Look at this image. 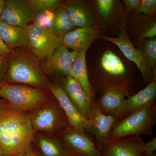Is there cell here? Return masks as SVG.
<instances>
[{"label": "cell", "instance_id": "2", "mask_svg": "<svg viewBox=\"0 0 156 156\" xmlns=\"http://www.w3.org/2000/svg\"><path fill=\"white\" fill-rule=\"evenodd\" d=\"M8 69L5 83L21 84L48 90L52 82L43 72L41 61L27 48L12 50L6 57Z\"/></svg>", "mask_w": 156, "mask_h": 156}, {"label": "cell", "instance_id": "9", "mask_svg": "<svg viewBox=\"0 0 156 156\" xmlns=\"http://www.w3.org/2000/svg\"><path fill=\"white\" fill-rule=\"evenodd\" d=\"M48 91L57 101L64 112L69 126L77 131L89 133L90 126L89 121L83 116L72 103L61 84L58 82H52Z\"/></svg>", "mask_w": 156, "mask_h": 156}, {"label": "cell", "instance_id": "7", "mask_svg": "<svg viewBox=\"0 0 156 156\" xmlns=\"http://www.w3.org/2000/svg\"><path fill=\"white\" fill-rule=\"evenodd\" d=\"M58 137L71 156H101L95 140L69 126L59 131Z\"/></svg>", "mask_w": 156, "mask_h": 156}, {"label": "cell", "instance_id": "22", "mask_svg": "<svg viewBox=\"0 0 156 156\" xmlns=\"http://www.w3.org/2000/svg\"><path fill=\"white\" fill-rule=\"evenodd\" d=\"M38 145L41 156H71L58 137L40 136Z\"/></svg>", "mask_w": 156, "mask_h": 156}, {"label": "cell", "instance_id": "36", "mask_svg": "<svg viewBox=\"0 0 156 156\" xmlns=\"http://www.w3.org/2000/svg\"><path fill=\"white\" fill-rule=\"evenodd\" d=\"M0 156H4V155H3L2 151V149H1V147H0Z\"/></svg>", "mask_w": 156, "mask_h": 156}, {"label": "cell", "instance_id": "23", "mask_svg": "<svg viewBox=\"0 0 156 156\" xmlns=\"http://www.w3.org/2000/svg\"><path fill=\"white\" fill-rule=\"evenodd\" d=\"M101 65L103 69L113 76H122L126 72V68L122 62L111 50H107L104 53L101 58Z\"/></svg>", "mask_w": 156, "mask_h": 156}, {"label": "cell", "instance_id": "15", "mask_svg": "<svg viewBox=\"0 0 156 156\" xmlns=\"http://www.w3.org/2000/svg\"><path fill=\"white\" fill-rule=\"evenodd\" d=\"M99 34L100 31L95 27H77L62 37V45L75 52L87 51Z\"/></svg>", "mask_w": 156, "mask_h": 156}, {"label": "cell", "instance_id": "31", "mask_svg": "<svg viewBox=\"0 0 156 156\" xmlns=\"http://www.w3.org/2000/svg\"><path fill=\"white\" fill-rule=\"evenodd\" d=\"M122 2L129 11H137L141 2V0H124Z\"/></svg>", "mask_w": 156, "mask_h": 156}, {"label": "cell", "instance_id": "16", "mask_svg": "<svg viewBox=\"0 0 156 156\" xmlns=\"http://www.w3.org/2000/svg\"><path fill=\"white\" fill-rule=\"evenodd\" d=\"M156 95V79L153 77L151 82L144 89L134 95L127 96L120 113L119 120L131 112L155 102Z\"/></svg>", "mask_w": 156, "mask_h": 156}, {"label": "cell", "instance_id": "20", "mask_svg": "<svg viewBox=\"0 0 156 156\" xmlns=\"http://www.w3.org/2000/svg\"><path fill=\"white\" fill-rule=\"evenodd\" d=\"M60 7L64 8L67 11L76 27H95L92 15L82 2L78 1H67L62 3Z\"/></svg>", "mask_w": 156, "mask_h": 156}, {"label": "cell", "instance_id": "29", "mask_svg": "<svg viewBox=\"0 0 156 156\" xmlns=\"http://www.w3.org/2000/svg\"><path fill=\"white\" fill-rule=\"evenodd\" d=\"M144 156H151L155 152L156 150V137L155 136L148 142H144Z\"/></svg>", "mask_w": 156, "mask_h": 156}, {"label": "cell", "instance_id": "19", "mask_svg": "<svg viewBox=\"0 0 156 156\" xmlns=\"http://www.w3.org/2000/svg\"><path fill=\"white\" fill-rule=\"evenodd\" d=\"M86 52L87 51L84 50L78 52L68 75L74 78L79 82L89 100L93 102L95 99V95L88 75Z\"/></svg>", "mask_w": 156, "mask_h": 156}, {"label": "cell", "instance_id": "10", "mask_svg": "<svg viewBox=\"0 0 156 156\" xmlns=\"http://www.w3.org/2000/svg\"><path fill=\"white\" fill-rule=\"evenodd\" d=\"M78 53L70 52L66 46L60 45L51 57L41 61L43 72L48 77L61 76L65 78L68 75Z\"/></svg>", "mask_w": 156, "mask_h": 156}, {"label": "cell", "instance_id": "6", "mask_svg": "<svg viewBox=\"0 0 156 156\" xmlns=\"http://www.w3.org/2000/svg\"><path fill=\"white\" fill-rule=\"evenodd\" d=\"M30 118L35 131L54 133L69 126L66 116L56 100L31 112Z\"/></svg>", "mask_w": 156, "mask_h": 156}, {"label": "cell", "instance_id": "37", "mask_svg": "<svg viewBox=\"0 0 156 156\" xmlns=\"http://www.w3.org/2000/svg\"><path fill=\"white\" fill-rule=\"evenodd\" d=\"M151 156H156V152H155L153 154H152Z\"/></svg>", "mask_w": 156, "mask_h": 156}, {"label": "cell", "instance_id": "5", "mask_svg": "<svg viewBox=\"0 0 156 156\" xmlns=\"http://www.w3.org/2000/svg\"><path fill=\"white\" fill-rule=\"evenodd\" d=\"M26 27L29 41L27 48L41 61L51 57L56 48L62 45V37L39 22L34 23Z\"/></svg>", "mask_w": 156, "mask_h": 156}, {"label": "cell", "instance_id": "34", "mask_svg": "<svg viewBox=\"0 0 156 156\" xmlns=\"http://www.w3.org/2000/svg\"><path fill=\"white\" fill-rule=\"evenodd\" d=\"M21 156H41V155L39 153L37 152L34 150L33 149L29 152Z\"/></svg>", "mask_w": 156, "mask_h": 156}, {"label": "cell", "instance_id": "35", "mask_svg": "<svg viewBox=\"0 0 156 156\" xmlns=\"http://www.w3.org/2000/svg\"><path fill=\"white\" fill-rule=\"evenodd\" d=\"M5 0H0V19L5 9Z\"/></svg>", "mask_w": 156, "mask_h": 156}, {"label": "cell", "instance_id": "21", "mask_svg": "<svg viewBox=\"0 0 156 156\" xmlns=\"http://www.w3.org/2000/svg\"><path fill=\"white\" fill-rule=\"evenodd\" d=\"M49 29L57 36L62 37L66 34L76 28L67 11L58 8L53 11Z\"/></svg>", "mask_w": 156, "mask_h": 156}, {"label": "cell", "instance_id": "12", "mask_svg": "<svg viewBox=\"0 0 156 156\" xmlns=\"http://www.w3.org/2000/svg\"><path fill=\"white\" fill-rule=\"evenodd\" d=\"M88 121L90 126L89 133L95 137L96 144L100 150L105 143L109 139L111 131L119 119L114 116L104 113L94 101L92 103V110Z\"/></svg>", "mask_w": 156, "mask_h": 156}, {"label": "cell", "instance_id": "17", "mask_svg": "<svg viewBox=\"0 0 156 156\" xmlns=\"http://www.w3.org/2000/svg\"><path fill=\"white\" fill-rule=\"evenodd\" d=\"M125 91L117 88H109L104 91L101 95L94 101L104 113L116 117L119 116L126 96Z\"/></svg>", "mask_w": 156, "mask_h": 156}, {"label": "cell", "instance_id": "14", "mask_svg": "<svg viewBox=\"0 0 156 156\" xmlns=\"http://www.w3.org/2000/svg\"><path fill=\"white\" fill-rule=\"evenodd\" d=\"M62 82V86L69 100L83 116L88 120L92 102L87 97L81 85L69 75L66 76Z\"/></svg>", "mask_w": 156, "mask_h": 156}, {"label": "cell", "instance_id": "26", "mask_svg": "<svg viewBox=\"0 0 156 156\" xmlns=\"http://www.w3.org/2000/svg\"><path fill=\"white\" fill-rule=\"evenodd\" d=\"M98 11L101 17L107 19L109 17L113 9L115 1L113 0H97L95 1Z\"/></svg>", "mask_w": 156, "mask_h": 156}, {"label": "cell", "instance_id": "3", "mask_svg": "<svg viewBox=\"0 0 156 156\" xmlns=\"http://www.w3.org/2000/svg\"><path fill=\"white\" fill-rule=\"evenodd\" d=\"M0 97L10 108L32 112L53 100L48 90L21 84L5 83L0 88Z\"/></svg>", "mask_w": 156, "mask_h": 156}, {"label": "cell", "instance_id": "30", "mask_svg": "<svg viewBox=\"0 0 156 156\" xmlns=\"http://www.w3.org/2000/svg\"><path fill=\"white\" fill-rule=\"evenodd\" d=\"M8 69V61L5 56L0 55V88L5 83V76Z\"/></svg>", "mask_w": 156, "mask_h": 156}, {"label": "cell", "instance_id": "18", "mask_svg": "<svg viewBox=\"0 0 156 156\" xmlns=\"http://www.w3.org/2000/svg\"><path fill=\"white\" fill-rule=\"evenodd\" d=\"M0 39L11 50L27 48L29 41L26 27L11 25L0 19Z\"/></svg>", "mask_w": 156, "mask_h": 156}, {"label": "cell", "instance_id": "32", "mask_svg": "<svg viewBox=\"0 0 156 156\" xmlns=\"http://www.w3.org/2000/svg\"><path fill=\"white\" fill-rule=\"evenodd\" d=\"M12 51L0 39V55L7 57L11 54Z\"/></svg>", "mask_w": 156, "mask_h": 156}, {"label": "cell", "instance_id": "28", "mask_svg": "<svg viewBox=\"0 0 156 156\" xmlns=\"http://www.w3.org/2000/svg\"><path fill=\"white\" fill-rule=\"evenodd\" d=\"M156 36V23L151 24L145 29L143 32L140 40L141 41L144 39H150L155 37Z\"/></svg>", "mask_w": 156, "mask_h": 156}, {"label": "cell", "instance_id": "27", "mask_svg": "<svg viewBox=\"0 0 156 156\" xmlns=\"http://www.w3.org/2000/svg\"><path fill=\"white\" fill-rule=\"evenodd\" d=\"M137 12H140L147 15L152 16L156 14V0H143L139 8L137 9Z\"/></svg>", "mask_w": 156, "mask_h": 156}, {"label": "cell", "instance_id": "33", "mask_svg": "<svg viewBox=\"0 0 156 156\" xmlns=\"http://www.w3.org/2000/svg\"><path fill=\"white\" fill-rule=\"evenodd\" d=\"M10 108L7 101L4 99H0V117L2 115Z\"/></svg>", "mask_w": 156, "mask_h": 156}, {"label": "cell", "instance_id": "8", "mask_svg": "<svg viewBox=\"0 0 156 156\" xmlns=\"http://www.w3.org/2000/svg\"><path fill=\"white\" fill-rule=\"evenodd\" d=\"M99 38L116 45L126 58L136 65L146 85H147L151 82L153 78V70L142 50L136 49L132 44L126 32L125 25L121 27L120 33L116 37L101 35Z\"/></svg>", "mask_w": 156, "mask_h": 156}, {"label": "cell", "instance_id": "4", "mask_svg": "<svg viewBox=\"0 0 156 156\" xmlns=\"http://www.w3.org/2000/svg\"><path fill=\"white\" fill-rule=\"evenodd\" d=\"M156 123V102L131 112L113 127L109 139L147 135L152 136Z\"/></svg>", "mask_w": 156, "mask_h": 156}, {"label": "cell", "instance_id": "25", "mask_svg": "<svg viewBox=\"0 0 156 156\" xmlns=\"http://www.w3.org/2000/svg\"><path fill=\"white\" fill-rule=\"evenodd\" d=\"M142 50L152 70L155 69L156 64V39H148L144 44Z\"/></svg>", "mask_w": 156, "mask_h": 156}, {"label": "cell", "instance_id": "24", "mask_svg": "<svg viewBox=\"0 0 156 156\" xmlns=\"http://www.w3.org/2000/svg\"><path fill=\"white\" fill-rule=\"evenodd\" d=\"M32 10L34 17L44 12H52L60 8L63 3L59 0H27Z\"/></svg>", "mask_w": 156, "mask_h": 156}, {"label": "cell", "instance_id": "1", "mask_svg": "<svg viewBox=\"0 0 156 156\" xmlns=\"http://www.w3.org/2000/svg\"><path fill=\"white\" fill-rule=\"evenodd\" d=\"M35 133L29 113L10 108L0 117V147L4 156H21L31 151Z\"/></svg>", "mask_w": 156, "mask_h": 156}, {"label": "cell", "instance_id": "11", "mask_svg": "<svg viewBox=\"0 0 156 156\" xmlns=\"http://www.w3.org/2000/svg\"><path fill=\"white\" fill-rule=\"evenodd\" d=\"M144 141L140 136L108 139L101 148V156H144Z\"/></svg>", "mask_w": 156, "mask_h": 156}, {"label": "cell", "instance_id": "13", "mask_svg": "<svg viewBox=\"0 0 156 156\" xmlns=\"http://www.w3.org/2000/svg\"><path fill=\"white\" fill-rule=\"evenodd\" d=\"M27 1L7 0L1 19L11 25L26 27L34 19Z\"/></svg>", "mask_w": 156, "mask_h": 156}]
</instances>
